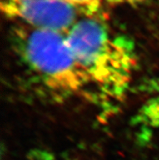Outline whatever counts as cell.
Segmentation results:
<instances>
[{
    "instance_id": "4",
    "label": "cell",
    "mask_w": 159,
    "mask_h": 160,
    "mask_svg": "<svg viewBox=\"0 0 159 160\" xmlns=\"http://www.w3.org/2000/svg\"><path fill=\"white\" fill-rule=\"evenodd\" d=\"M132 122L142 142L159 136V79L138 108Z\"/></svg>"
},
{
    "instance_id": "7",
    "label": "cell",
    "mask_w": 159,
    "mask_h": 160,
    "mask_svg": "<svg viewBox=\"0 0 159 160\" xmlns=\"http://www.w3.org/2000/svg\"><path fill=\"white\" fill-rule=\"evenodd\" d=\"M147 0H124V2H129V3H135V2H141Z\"/></svg>"
},
{
    "instance_id": "3",
    "label": "cell",
    "mask_w": 159,
    "mask_h": 160,
    "mask_svg": "<svg viewBox=\"0 0 159 160\" xmlns=\"http://www.w3.org/2000/svg\"><path fill=\"white\" fill-rule=\"evenodd\" d=\"M1 10L15 23L67 34L81 17L62 0H1Z\"/></svg>"
},
{
    "instance_id": "1",
    "label": "cell",
    "mask_w": 159,
    "mask_h": 160,
    "mask_svg": "<svg viewBox=\"0 0 159 160\" xmlns=\"http://www.w3.org/2000/svg\"><path fill=\"white\" fill-rule=\"evenodd\" d=\"M66 36L92 96L104 112L115 109L127 94L135 74L133 43L113 32L97 17L89 16L79 19Z\"/></svg>"
},
{
    "instance_id": "8",
    "label": "cell",
    "mask_w": 159,
    "mask_h": 160,
    "mask_svg": "<svg viewBox=\"0 0 159 160\" xmlns=\"http://www.w3.org/2000/svg\"><path fill=\"white\" fill-rule=\"evenodd\" d=\"M110 3H121V2H124V0H109Z\"/></svg>"
},
{
    "instance_id": "6",
    "label": "cell",
    "mask_w": 159,
    "mask_h": 160,
    "mask_svg": "<svg viewBox=\"0 0 159 160\" xmlns=\"http://www.w3.org/2000/svg\"><path fill=\"white\" fill-rule=\"evenodd\" d=\"M26 160H71L51 150L37 149L33 150L27 155Z\"/></svg>"
},
{
    "instance_id": "2",
    "label": "cell",
    "mask_w": 159,
    "mask_h": 160,
    "mask_svg": "<svg viewBox=\"0 0 159 160\" xmlns=\"http://www.w3.org/2000/svg\"><path fill=\"white\" fill-rule=\"evenodd\" d=\"M12 51L30 83L53 100L92 96L65 33L15 23Z\"/></svg>"
},
{
    "instance_id": "5",
    "label": "cell",
    "mask_w": 159,
    "mask_h": 160,
    "mask_svg": "<svg viewBox=\"0 0 159 160\" xmlns=\"http://www.w3.org/2000/svg\"><path fill=\"white\" fill-rule=\"evenodd\" d=\"M77 11L82 16L97 17L104 5L110 3L109 0H62Z\"/></svg>"
}]
</instances>
